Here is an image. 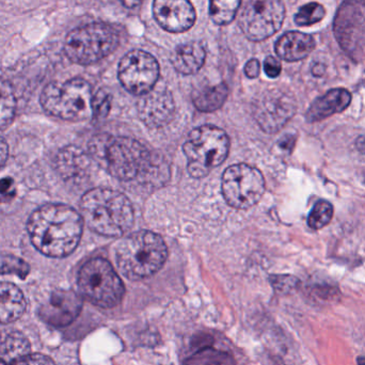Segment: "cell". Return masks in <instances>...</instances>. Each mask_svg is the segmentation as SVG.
Wrapping results in <instances>:
<instances>
[{"mask_svg":"<svg viewBox=\"0 0 365 365\" xmlns=\"http://www.w3.org/2000/svg\"><path fill=\"white\" fill-rule=\"evenodd\" d=\"M185 365H234V361L224 351L205 347L186 360Z\"/></svg>","mask_w":365,"mask_h":365,"instance_id":"25","label":"cell"},{"mask_svg":"<svg viewBox=\"0 0 365 365\" xmlns=\"http://www.w3.org/2000/svg\"><path fill=\"white\" fill-rule=\"evenodd\" d=\"M315 48L314 37L299 31H290L279 37L275 45L276 54L282 60L295 62L307 58Z\"/></svg>","mask_w":365,"mask_h":365,"instance_id":"18","label":"cell"},{"mask_svg":"<svg viewBox=\"0 0 365 365\" xmlns=\"http://www.w3.org/2000/svg\"><path fill=\"white\" fill-rule=\"evenodd\" d=\"M0 365H6L5 361L0 358Z\"/></svg>","mask_w":365,"mask_h":365,"instance_id":"42","label":"cell"},{"mask_svg":"<svg viewBox=\"0 0 365 365\" xmlns=\"http://www.w3.org/2000/svg\"><path fill=\"white\" fill-rule=\"evenodd\" d=\"M242 0H210V15L216 25L226 26L235 19Z\"/></svg>","mask_w":365,"mask_h":365,"instance_id":"24","label":"cell"},{"mask_svg":"<svg viewBox=\"0 0 365 365\" xmlns=\"http://www.w3.org/2000/svg\"><path fill=\"white\" fill-rule=\"evenodd\" d=\"M122 5L125 6L128 9H134V8L138 7L141 5L143 0H120Z\"/></svg>","mask_w":365,"mask_h":365,"instance_id":"38","label":"cell"},{"mask_svg":"<svg viewBox=\"0 0 365 365\" xmlns=\"http://www.w3.org/2000/svg\"><path fill=\"white\" fill-rule=\"evenodd\" d=\"M264 71L270 78H277L281 74L282 65L279 59L269 56L264 61Z\"/></svg>","mask_w":365,"mask_h":365,"instance_id":"33","label":"cell"},{"mask_svg":"<svg viewBox=\"0 0 365 365\" xmlns=\"http://www.w3.org/2000/svg\"><path fill=\"white\" fill-rule=\"evenodd\" d=\"M357 363H358V365H365L364 357H359V358L357 359Z\"/></svg>","mask_w":365,"mask_h":365,"instance_id":"41","label":"cell"},{"mask_svg":"<svg viewBox=\"0 0 365 365\" xmlns=\"http://www.w3.org/2000/svg\"><path fill=\"white\" fill-rule=\"evenodd\" d=\"M355 145H356V149L358 150L361 154H365V134L364 135L357 138Z\"/></svg>","mask_w":365,"mask_h":365,"instance_id":"40","label":"cell"},{"mask_svg":"<svg viewBox=\"0 0 365 365\" xmlns=\"http://www.w3.org/2000/svg\"><path fill=\"white\" fill-rule=\"evenodd\" d=\"M230 139L224 130L203 125L191 130L183 145L189 175L195 179L206 177L228 157Z\"/></svg>","mask_w":365,"mask_h":365,"instance_id":"5","label":"cell"},{"mask_svg":"<svg viewBox=\"0 0 365 365\" xmlns=\"http://www.w3.org/2000/svg\"><path fill=\"white\" fill-rule=\"evenodd\" d=\"M254 119L266 133L279 132L293 118L296 104L291 98L280 94H269L262 96L254 104Z\"/></svg>","mask_w":365,"mask_h":365,"instance_id":"13","label":"cell"},{"mask_svg":"<svg viewBox=\"0 0 365 365\" xmlns=\"http://www.w3.org/2000/svg\"><path fill=\"white\" fill-rule=\"evenodd\" d=\"M112 108V96L106 91L100 90L92 98V116L96 119H104Z\"/></svg>","mask_w":365,"mask_h":365,"instance_id":"29","label":"cell"},{"mask_svg":"<svg viewBox=\"0 0 365 365\" xmlns=\"http://www.w3.org/2000/svg\"><path fill=\"white\" fill-rule=\"evenodd\" d=\"M92 90L82 78L51 82L41 94L43 109L61 120L80 122L92 116Z\"/></svg>","mask_w":365,"mask_h":365,"instance_id":"6","label":"cell"},{"mask_svg":"<svg viewBox=\"0 0 365 365\" xmlns=\"http://www.w3.org/2000/svg\"><path fill=\"white\" fill-rule=\"evenodd\" d=\"M138 104L140 119L150 127H161L170 123L175 114V100L170 91L153 89Z\"/></svg>","mask_w":365,"mask_h":365,"instance_id":"16","label":"cell"},{"mask_svg":"<svg viewBox=\"0 0 365 365\" xmlns=\"http://www.w3.org/2000/svg\"><path fill=\"white\" fill-rule=\"evenodd\" d=\"M118 76L130 94L145 96L153 90L159 80V62L147 51L135 49L120 61Z\"/></svg>","mask_w":365,"mask_h":365,"instance_id":"11","label":"cell"},{"mask_svg":"<svg viewBox=\"0 0 365 365\" xmlns=\"http://www.w3.org/2000/svg\"><path fill=\"white\" fill-rule=\"evenodd\" d=\"M29 266L21 258L9 256L6 258L3 265L0 268V274H17L21 278L28 275Z\"/></svg>","mask_w":365,"mask_h":365,"instance_id":"31","label":"cell"},{"mask_svg":"<svg viewBox=\"0 0 365 365\" xmlns=\"http://www.w3.org/2000/svg\"><path fill=\"white\" fill-rule=\"evenodd\" d=\"M228 94L229 89L226 84H217L199 91L193 96V104L200 112H213L224 105Z\"/></svg>","mask_w":365,"mask_h":365,"instance_id":"22","label":"cell"},{"mask_svg":"<svg viewBox=\"0 0 365 365\" xmlns=\"http://www.w3.org/2000/svg\"><path fill=\"white\" fill-rule=\"evenodd\" d=\"M13 179L11 177H3L0 179V195H9L12 193V187H13Z\"/></svg>","mask_w":365,"mask_h":365,"instance_id":"36","label":"cell"},{"mask_svg":"<svg viewBox=\"0 0 365 365\" xmlns=\"http://www.w3.org/2000/svg\"><path fill=\"white\" fill-rule=\"evenodd\" d=\"M270 283L276 292L282 295H287L298 289L301 281L294 276L276 275L270 277Z\"/></svg>","mask_w":365,"mask_h":365,"instance_id":"30","label":"cell"},{"mask_svg":"<svg viewBox=\"0 0 365 365\" xmlns=\"http://www.w3.org/2000/svg\"><path fill=\"white\" fill-rule=\"evenodd\" d=\"M163 238L151 231H138L124 238L116 246V264L127 279L137 281L151 277L167 260Z\"/></svg>","mask_w":365,"mask_h":365,"instance_id":"4","label":"cell"},{"mask_svg":"<svg viewBox=\"0 0 365 365\" xmlns=\"http://www.w3.org/2000/svg\"><path fill=\"white\" fill-rule=\"evenodd\" d=\"M224 200L238 210H247L263 197L265 179L263 175L246 163L231 166L224 171L221 181Z\"/></svg>","mask_w":365,"mask_h":365,"instance_id":"9","label":"cell"},{"mask_svg":"<svg viewBox=\"0 0 365 365\" xmlns=\"http://www.w3.org/2000/svg\"><path fill=\"white\" fill-rule=\"evenodd\" d=\"M326 15L323 6L317 3H310L303 6L296 13L295 23L298 26H311L323 21Z\"/></svg>","mask_w":365,"mask_h":365,"instance_id":"27","label":"cell"},{"mask_svg":"<svg viewBox=\"0 0 365 365\" xmlns=\"http://www.w3.org/2000/svg\"><path fill=\"white\" fill-rule=\"evenodd\" d=\"M82 301L72 291H58L53 294L46 305L41 307L40 317L54 327L70 325L80 315Z\"/></svg>","mask_w":365,"mask_h":365,"instance_id":"15","label":"cell"},{"mask_svg":"<svg viewBox=\"0 0 365 365\" xmlns=\"http://www.w3.org/2000/svg\"><path fill=\"white\" fill-rule=\"evenodd\" d=\"M80 215L84 224L100 235L120 238L134 224L133 206L127 197L108 188H94L80 201Z\"/></svg>","mask_w":365,"mask_h":365,"instance_id":"3","label":"cell"},{"mask_svg":"<svg viewBox=\"0 0 365 365\" xmlns=\"http://www.w3.org/2000/svg\"><path fill=\"white\" fill-rule=\"evenodd\" d=\"M17 100L11 84L0 77V130L8 127L15 118Z\"/></svg>","mask_w":365,"mask_h":365,"instance_id":"23","label":"cell"},{"mask_svg":"<svg viewBox=\"0 0 365 365\" xmlns=\"http://www.w3.org/2000/svg\"><path fill=\"white\" fill-rule=\"evenodd\" d=\"M295 145V138L292 137V136H285V137L282 138L281 141H280V147L283 150H290L294 147Z\"/></svg>","mask_w":365,"mask_h":365,"instance_id":"37","label":"cell"},{"mask_svg":"<svg viewBox=\"0 0 365 365\" xmlns=\"http://www.w3.org/2000/svg\"><path fill=\"white\" fill-rule=\"evenodd\" d=\"M325 73V66L321 63H315L312 68V74L317 77H321Z\"/></svg>","mask_w":365,"mask_h":365,"instance_id":"39","label":"cell"},{"mask_svg":"<svg viewBox=\"0 0 365 365\" xmlns=\"http://www.w3.org/2000/svg\"><path fill=\"white\" fill-rule=\"evenodd\" d=\"M260 64L258 59H251L244 66V74L248 78H256L260 75Z\"/></svg>","mask_w":365,"mask_h":365,"instance_id":"34","label":"cell"},{"mask_svg":"<svg viewBox=\"0 0 365 365\" xmlns=\"http://www.w3.org/2000/svg\"><path fill=\"white\" fill-rule=\"evenodd\" d=\"M28 348V342L26 341L23 335H19V333H12V335H8L7 340L3 342V353L7 356L13 357V360L25 356Z\"/></svg>","mask_w":365,"mask_h":365,"instance_id":"28","label":"cell"},{"mask_svg":"<svg viewBox=\"0 0 365 365\" xmlns=\"http://www.w3.org/2000/svg\"><path fill=\"white\" fill-rule=\"evenodd\" d=\"M82 215L65 204H46L33 213L27 224L35 249L49 258L70 256L82 238Z\"/></svg>","mask_w":365,"mask_h":365,"instance_id":"2","label":"cell"},{"mask_svg":"<svg viewBox=\"0 0 365 365\" xmlns=\"http://www.w3.org/2000/svg\"><path fill=\"white\" fill-rule=\"evenodd\" d=\"M333 206L330 202L319 200L315 203L308 217V224L313 230H321L328 226L332 220Z\"/></svg>","mask_w":365,"mask_h":365,"instance_id":"26","label":"cell"},{"mask_svg":"<svg viewBox=\"0 0 365 365\" xmlns=\"http://www.w3.org/2000/svg\"><path fill=\"white\" fill-rule=\"evenodd\" d=\"M285 19L281 0H249L240 17V27L247 39L260 42L280 30Z\"/></svg>","mask_w":365,"mask_h":365,"instance_id":"10","label":"cell"},{"mask_svg":"<svg viewBox=\"0 0 365 365\" xmlns=\"http://www.w3.org/2000/svg\"><path fill=\"white\" fill-rule=\"evenodd\" d=\"M26 310L23 292L17 285L0 282V323H9L21 319Z\"/></svg>","mask_w":365,"mask_h":365,"instance_id":"21","label":"cell"},{"mask_svg":"<svg viewBox=\"0 0 365 365\" xmlns=\"http://www.w3.org/2000/svg\"><path fill=\"white\" fill-rule=\"evenodd\" d=\"M351 103V94L343 88L332 89L321 98L312 103L305 114L309 123L321 122L335 114H341L348 108Z\"/></svg>","mask_w":365,"mask_h":365,"instance_id":"17","label":"cell"},{"mask_svg":"<svg viewBox=\"0 0 365 365\" xmlns=\"http://www.w3.org/2000/svg\"><path fill=\"white\" fill-rule=\"evenodd\" d=\"M119 33L107 24L94 23L82 26L69 33L64 51L72 62L94 64L109 56L119 46Z\"/></svg>","mask_w":365,"mask_h":365,"instance_id":"7","label":"cell"},{"mask_svg":"<svg viewBox=\"0 0 365 365\" xmlns=\"http://www.w3.org/2000/svg\"><path fill=\"white\" fill-rule=\"evenodd\" d=\"M206 51L201 43L188 42L179 45L173 51L171 62L173 68L183 75H193L202 68Z\"/></svg>","mask_w":365,"mask_h":365,"instance_id":"19","label":"cell"},{"mask_svg":"<svg viewBox=\"0 0 365 365\" xmlns=\"http://www.w3.org/2000/svg\"><path fill=\"white\" fill-rule=\"evenodd\" d=\"M10 365H56L54 361L45 355H25L17 360L12 361Z\"/></svg>","mask_w":365,"mask_h":365,"instance_id":"32","label":"cell"},{"mask_svg":"<svg viewBox=\"0 0 365 365\" xmlns=\"http://www.w3.org/2000/svg\"><path fill=\"white\" fill-rule=\"evenodd\" d=\"M335 33L347 54L358 57L365 51V6L359 0H346L337 11Z\"/></svg>","mask_w":365,"mask_h":365,"instance_id":"12","label":"cell"},{"mask_svg":"<svg viewBox=\"0 0 365 365\" xmlns=\"http://www.w3.org/2000/svg\"><path fill=\"white\" fill-rule=\"evenodd\" d=\"M153 15L161 28L172 33L189 30L197 17L189 0H154Z\"/></svg>","mask_w":365,"mask_h":365,"instance_id":"14","label":"cell"},{"mask_svg":"<svg viewBox=\"0 0 365 365\" xmlns=\"http://www.w3.org/2000/svg\"><path fill=\"white\" fill-rule=\"evenodd\" d=\"M89 151L98 163L120 181L138 179L159 185L169 177V167L163 157L132 138L96 136L91 140Z\"/></svg>","mask_w":365,"mask_h":365,"instance_id":"1","label":"cell"},{"mask_svg":"<svg viewBox=\"0 0 365 365\" xmlns=\"http://www.w3.org/2000/svg\"><path fill=\"white\" fill-rule=\"evenodd\" d=\"M80 293L98 307H116L123 299V283L107 260L102 258L88 260L78 274Z\"/></svg>","mask_w":365,"mask_h":365,"instance_id":"8","label":"cell"},{"mask_svg":"<svg viewBox=\"0 0 365 365\" xmlns=\"http://www.w3.org/2000/svg\"><path fill=\"white\" fill-rule=\"evenodd\" d=\"M9 156V147L3 138L0 137V169L7 163Z\"/></svg>","mask_w":365,"mask_h":365,"instance_id":"35","label":"cell"},{"mask_svg":"<svg viewBox=\"0 0 365 365\" xmlns=\"http://www.w3.org/2000/svg\"><path fill=\"white\" fill-rule=\"evenodd\" d=\"M89 166V156L80 148H64L57 155V170L65 179H76L84 177L88 172Z\"/></svg>","mask_w":365,"mask_h":365,"instance_id":"20","label":"cell"}]
</instances>
